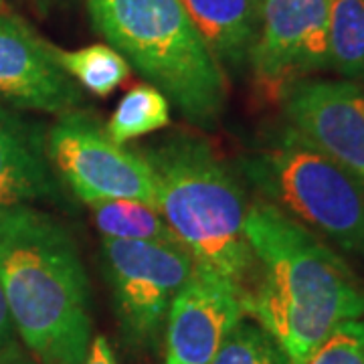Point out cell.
I'll return each mask as SVG.
<instances>
[{
    "label": "cell",
    "instance_id": "cell-1",
    "mask_svg": "<svg viewBox=\"0 0 364 364\" xmlns=\"http://www.w3.org/2000/svg\"><path fill=\"white\" fill-rule=\"evenodd\" d=\"M245 235L253 267L243 310L291 364L304 363L334 326L363 318V282L322 237L261 198L249 205Z\"/></svg>",
    "mask_w": 364,
    "mask_h": 364
},
{
    "label": "cell",
    "instance_id": "cell-2",
    "mask_svg": "<svg viewBox=\"0 0 364 364\" xmlns=\"http://www.w3.org/2000/svg\"><path fill=\"white\" fill-rule=\"evenodd\" d=\"M0 286L16 336L37 363H85L90 279L63 223L31 205L0 208Z\"/></svg>",
    "mask_w": 364,
    "mask_h": 364
},
{
    "label": "cell",
    "instance_id": "cell-3",
    "mask_svg": "<svg viewBox=\"0 0 364 364\" xmlns=\"http://www.w3.org/2000/svg\"><path fill=\"white\" fill-rule=\"evenodd\" d=\"M140 154L156 176L158 207L196 267L245 289L253 255L245 235L249 203L239 176L215 148L188 132H174Z\"/></svg>",
    "mask_w": 364,
    "mask_h": 364
},
{
    "label": "cell",
    "instance_id": "cell-4",
    "mask_svg": "<svg viewBox=\"0 0 364 364\" xmlns=\"http://www.w3.org/2000/svg\"><path fill=\"white\" fill-rule=\"evenodd\" d=\"M95 28L188 122L215 130L229 81L181 0H85Z\"/></svg>",
    "mask_w": 364,
    "mask_h": 364
},
{
    "label": "cell",
    "instance_id": "cell-5",
    "mask_svg": "<svg viewBox=\"0 0 364 364\" xmlns=\"http://www.w3.org/2000/svg\"><path fill=\"white\" fill-rule=\"evenodd\" d=\"M239 176L312 233L364 257V178L291 126L239 160Z\"/></svg>",
    "mask_w": 364,
    "mask_h": 364
},
{
    "label": "cell",
    "instance_id": "cell-6",
    "mask_svg": "<svg viewBox=\"0 0 364 364\" xmlns=\"http://www.w3.org/2000/svg\"><path fill=\"white\" fill-rule=\"evenodd\" d=\"M107 286L119 332L132 350H152L166 328L172 299L195 269L181 241L102 239Z\"/></svg>",
    "mask_w": 364,
    "mask_h": 364
},
{
    "label": "cell",
    "instance_id": "cell-7",
    "mask_svg": "<svg viewBox=\"0 0 364 364\" xmlns=\"http://www.w3.org/2000/svg\"><path fill=\"white\" fill-rule=\"evenodd\" d=\"M45 148L59 182L81 203L132 198L160 210L156 176L140 150L112 140L102 122L87 112L59 116L45 136Z\"/></svg>",
    "mask_w": 364,
    "mask_h": 364
},
{
    "label": "cell",
    "instance_id": "cell-8",
    "mask_svg": "<svg viewBox=\"0 0 364 364\" xmlns=\"http://www.w3.org/2000/svg\"><path fill=\"white\" fill-rule=\"evenodd\" d=\"M330 0H257V37L249 69L263 100L282 102L287 90L330 69Z\"/></svg>",
    "mask_w": 364,
    "mask_h": 364
},
{
    "label": "cell",
    "instance_id": "cell-9",
    "mask_svg": "<svg viewBox=\"0 0 364 364\" xmlns=\"http://www.w3.org/2000/svg\"><path fill=\"white\" fill-rule=\"evenodd\" d=\"M0 102L53 116L83 104L77 81L57 59V47L4 11H0Z\"/></svg>",
    "mask_w": 364,
    "mask_h": 364
},
{
    "label": "cell",
    "instance_id": "cell-10",
    "mask_svg": "<svg viewBox=\"0 0 364 364\" xmlns=\"http://www.w3.org/2000/svg\"><path fill=\"white\" fill-rule=\"evenodd\" d=\"M287 126L364 178V90L352 81L304 79L282 97Z\"/></svg>",
    "mask_w": 364,
    "mask_h": 364
},
{
    "label": "cell",
    "instance_id": "cell-11",
    "mask_svg": "<svg viewBox=\"0 0 364 364\" xmlns=\"http://www.w3.org/2000/svg\"><path fill=\"white\" fill-rule=\"evenodd\" d=\"M241 318L243 291L195 265L166 318V364H208Z\"/></svg>",
    "mask_w": 364,
    "mask_h": 364
},
{
    "label": "cell",
    "instance_id": "cell-12",
    "mask_svg": "<svg viewBox=\"0 0 364 364\" xmlns=\"http://www.w3.org/2000/svg\"><path fill=\"white\" fill-rule=\"evenodd\" d=\"M61 186L39 130L0 105V208L37 200L63 205Z\"/></svg>",
    "mask_w": 364,
    "mask_h": 364
},
{
    "label": "cell",
    "instance_id": "cell-13",
    "mask_svg": "<svg viewBox=\"0 0 364 364\" xmlns=\"http://www.w3.org/2000/svg\"><path fill=\"white\" fill-rule=\"evenodd\" d=\"M181 2L225 73L249 65V53L257 37V0Z\"/></svg>",
    "mask_w": 364,
    "mask_h": 364
},
{
    "label": "cell",
    "instance_id": "cell-14",
    "mask_svg": "<svg viewBox=\"0 0 364 364\" xmlns=\"http://www.w3.org/2000/svg\"><path fill=\"white\" fill-rule=\"evenodd\" d=\"M93 225L107 239L178 241L158 208L132 198H104L87 203Z\"/></svg>",
    "mask_w": 364,
    "mask_h": 364
},
{
    "label": "cell",
    "instance_id": "cell-15",
    "mask_svg": "<svg viewBox=\"0 0 364 364\" xmlns=\"http://www.w3.org/2000/svg\"><path fill=\"white\" fill-rule=\"evenodd\" d=\"M330 69L348 79H364V0H330Z\"/></svg>",
    "mask_w": 364,
    "mask_h": 364
},
{
    "label": "cell",
    "instance_id": "cell-16",
    "mask_svg": "<svg viewBox=\"0 0 364 364\" xmlns=\"http://www.w3.org/2000/svg\"><path fill=\"white\" fill-rule=\"evenodd\" d=\"M168 97L150 83L130 90L114 109L105 132L117 144H126L146 134L162 130L170 124Z\"/></svg>",
    "mask_w": 364,
    "mask_h": 364
},
{
    "label": "cell",
    "instance_id": "cell-17",
    "mask_svg": "<svg viewBox=\"0 0 364 364\" xmlns=\"http://www.w3.org/2000/svg\"><path fill=\"white\" fill-rule=\"evenodd\" d=\"M57 59L77 85L100 97L116 91L130 75V63L109 45H90L77 51L57 49Z\"/></svg>",
    "mask_w": 364,
    "mask_h": 364
},
{
    "label": "cell",
    "instance_id": "cell-18",
    "mask_svg": "<svg viewBox=\"0 0 364 364\" xmlns=\"http://www.w3.org/2000/svg\"><path fill=\"white\" fill-rule=\"evenodd\" d=\"M208 364H291L272 334L251 318H241Z\"/></svg>",
    "mask_w": 364,
    "mask_h": 364
},
{
    "label": "cell",
    "instance_id": "cell-19",
    "mask_svg": "<svg viewBox=\"0 0 364 364\" xmlns=\"http://www.w3.org/2000/svg\"><path fill=\"white\" fill-rule=\"evenodd\" d=\"M301 364H364V316L334 326Z\"/></svg>",
    "mask_w": 364,
    "mask_h": 364
},
{
    "label": "cell",
    "instance_id": "cell-20",
    "mask_svg": "<svg viewBox=\"0 0 364 364\" xmlns=\"http://www.w3.org/2000/svg\"><path fill=\"white\" fill-rule=\"evenodd\" d=\"M14 344H23V342L16 336V330L11 320V314H9V306L4 299V291L0 286V350H6Z\"/></svg>",
    "mask_w": 364,
    "mask_h": 364
},
{
    "label": "cell",
    "instance_id": "cell-21",
    "mask_svg": "<svg viewBox=\"0 0 364 364\" xmlns=\"http://www.w3.org/2000/svg\"><path fill=\"white\" fill-rule=\"evenodd\" d=\"M83 364H117L116 354H114L109 340L105 336H93L90 344V352H87Z\"/></svg>",
    "mask_w": 364,
    "mask_h": 364
},
{
    "label": "cell",
    "instance_id": "cell-22",
    "mask_svg": "<svg viewBox=\"0 0 364 364\" xmlns=\"http://www.w3.org/2000/svg\"><path fill=\"white\" fill-rule=\"evenodd\" d=\"M0 364H39L35 356L23 344H14L6 350H0Z\"/></svg>",
    "mask_w": 364,
    "mask_h": 364
},
{
    "label": "cell",
    "instance_id": "cell-23",
    "mask_svg": "<svg viewBox=\"0 0 364 364\" xmlns=\"http://www.w3.org/2000/svg\"><path fill=\"white\" fill-rule=\"evenodd\" d=\"M4 2H6V0H0V11L4 9Z\"/></svg>",
    "mask_w": 364,
    "mask_h": 364
}]
</instances>
